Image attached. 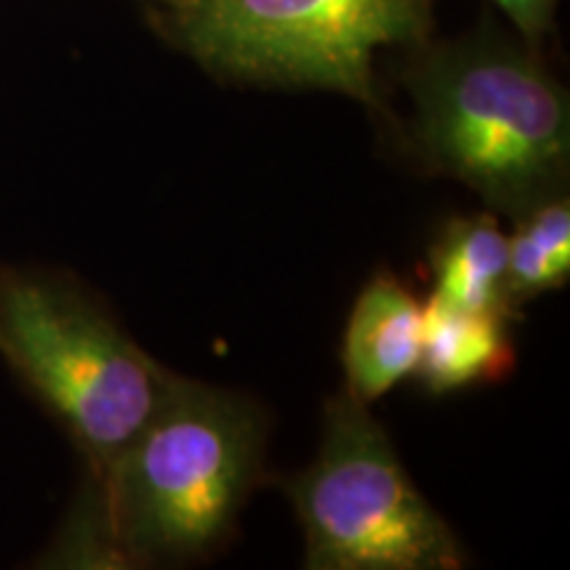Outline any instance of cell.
Masks as SVG:
<instances>
[{"mask_svg":"<svg viewBox=\"0 0 570 570\" xmlns=\"http://www.w3.org/2000/svg\"><path fill=\"white\" fill-rule=\"evenodd\" d=\"M267 415L238 391L173 373L151 417L98 475L80 541L109 566H180L223 550L265 475Z\"/></svg>","mask_w":570,"mask_h":570,"instance_id":"7a4b0ae2","label":"cell"},{"mask_svg":"<svg viewBox=\"0 0 570 570\" xmlns=\"http://www.w3.org/2000/svg\"><path fill=\"white\" fill-rule=\"evenodd\" d=\"M491 3L508 17L520 38L541 51L544 40L554 30V13H558L560 0H491Z\"/></svg>","mask_w":570,"mask_h":570,"instance_id":"30bf717a","label":"cell"},{"mask_svg":"<svg viewBox=\"0 0 570 570\" xmlns=\"http://www.w3.org/2000/svg\"><path fill=\"white\" fill-rule=\"evenodd\" d=\"M436 0H142L148 27L214 80L327 90L383 111L375 56L433 35Z\"/></svg>","mask_w":570,"mask_h":570,"instance_id":"3957f363","label":"cell"},{"mask_svg":"<svg viewBox=\"0 0 570 570\" xmlns=\"http://www.w3.org/2000/svg\"><path fill=\"white\" fill-rule=\"evenodd\" d=\"M0 352L88 452L96 479L151 417L173 375L90 296L35 275H0Z\"/></svg>","mask_w":570,"mask_h":570,"instance_id":"277c9868","label":"cell"},{"mask_svg":"<svg viewBox=\"0 0 570 570\" xmlns=\"http://www.w3.org/2000/svg\"><path fill=\"white\" fill-rule=\"evenodd\" d=\"M433 294L465 309L518 320L508 296V235L494 214L452 217L428 248Z\"/></svg>","mask_w":570,"mask_h":570,"instance_id":"ba28073f","label":"cell"},{"mask_svg":"<svg viewBox=\"0 0 570 570\" xmlns=\"http://www.w3.org/2000/svg\"><path fill=\"white\" fill-rule=\"evenodd\" d=\"M510 323L515 320L454 306L431 296L423 304V338L415 375L428 394H452L502 381L515 367Z\"/></svg>","mask_w":570,"mask_h":570,"instance_id":"52a82bcc","label":"cell"},{"mask_svg":"<svg viewBox=\"0 0 570 570\" xmlns=\"http://www.w3.org/2000/svg\"><path fill=\"white\" fill-rule=\"evenodd\" d=\"M312 570H452L465 554L399 460L370 404L341 389L325 404L309 468L285 483Z\"/></svg>","mask_w":570,"mask_h":570,"instance_id":"5b68a950","label":"cell"},{"mask_svg":"<svg viewBox=\"0 0 570 570\" xmlns=\"http://www.w3.org/2000/svg\"><path fill=\"white\" fill-rule=\"evenodd\" d=\"M138 3H142V0H138Z\"/></svg>","mask_w":570,"mask_h":570,"instance_id":"8fae6325","label":"cell"},{"mask_svg":"<svg viewBox=\"0 0 570 570\" xmlns=\"http://www.w3.org/2000/svg\"><path fill=\"white\" fill-rule=\"evenodd\" d=\"M570 277V204L566 194L541 202L515 217L508 235V296L520 306Z\"/></svg>","mask_w":570,"mask_h":570,"instance_id":"9c48e42d","label":"cell"},{"mask_svg":"<svg viewBox=\"0 0 570 570\" xmlns=\"http://www.w3.org/2000/svg\"><path fill=\"white\" fill-rule=\"evenodd\" d=\"M423 338V304L394 273H377L356 296L348 315L341 362L346 389L375 402L415 375Z\"/></svg>","mask_w":570,"mask_h":570,"instance_id":"8992f818","label":"cell"},{"mask_svg":"<svg viewBox=\"0 0 570 570\" xmlns=\"http://www.w3.org/2000/svg\"><path fill=\"white\" fill-rule=\"evenodd\" d=\"M404 53V140L425 173L468 185L512 219L566 194L570 101L539 48L481 24Z\"/></svg>","mask_w":570,"mask_h":570,"instance_id":"6da1fadb","label":"cell"}]
</instances>
